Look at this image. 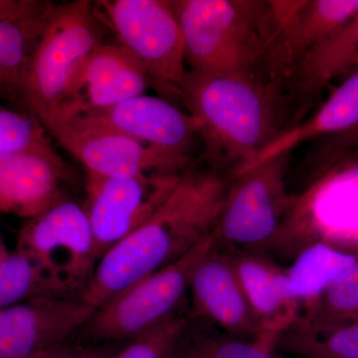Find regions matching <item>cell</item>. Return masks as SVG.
Masks as SVG:
<instances>
[{"label":"cell","mask_w":358,"mask_h":358,"mask_svg":"<svg viewBox=\"0 0 358 358\" xmlns=\"http://www.w3.org/2000/svg\"><path fill=\"white\" fill-rule=\"evenodd\" d=\"M73 117L182 155H190L193 138L199 136L196 121L189 113L182 112L166 98L145 94L70 119Z\"/></svg>","instance_id":"obj_15"},{"label":"cell","mask_w":358,"mask_h":358,"mask_svg":"<svg viewBox=\"0 0 358 358\" xmlns=\"http://www.w3.org/2000/svg\"><path fill=\"white\" fill-rule=\"evenodd\" d=\"M181 100L196 121L211 169L219 173L220 167H231V179L289 129L294 103L282 80L190 70Z\"/></svg>","instance_id":"obj_2"},{"label":"cell","mask_w":358,"mask_h":358,"mask_svg":"<svg viewBox=\"0 0 358 358\" xmlns=\"http://www.w3.org/2000/svg\"><path fill=\"white\" fill-rule=\"evenodd\" d=\"M105 28L87 0L53 4L33 48L21 100L44 128L57 115L80 66L103 43Z\"/></svg>","instance_id":"obj_5"},{"label":"cell","mask_w":358,"mask_h":358,"mask_svg":"<svg viewBox=\"0 0 358 358\" xmlns=\"http://www.w3.org/2000/svg\"><path fill=\"white\" fill-rule=\"evenodd\" d=\"M37 298H70L50 275L21 252L0 261V310Z\"/></svg>","instance_id":"obj_25"},{"label":"cell","mask_w":358,"mask_h":358,"mask_svg":"<svg viewBox=\"0 0 358 358\" xmlns=\"http://www.w3.org/2000/svg\"><path fill=\"white\" fill-rule=\"evenodd\" d=\"M261 334L275 348L278 336L299 319L301 308L289 296L285 268L265 254L230 255Z\"/></svg>","instance_id":"obj_18"},{"label":"cell","mask_w":358,"mask_h":358,"mask_svg":"<svg viewBox=\"0 0 358 358\" xmlns=\"http://www.w3.org/2000/svg\"><path fill=\"white\" fill-rule=\"evenodd\" d=\"M9 252L7 251L6 246H4L3 243H2L1 239H0V261L2 259L6 258L7 255H8Z\"/></svg>","instance_id":"obj_31"},{"label":"cell","mask_w":358,"mask_h":358,"mask_svg":"<svg viewBox=\"0 0 358 358\" xmlns=\"http://www.w3.org/2000/svg\"><path fill=\"white\" fill-rule=\"evenodd\" d=\"M212 234L171 265L138 280L96 308L79 334L86 345L129 341L183 307L193 271L213 247Z\"/></svg>","instance_id":"obj_7"},{"label":"cell","mask_w":358,"mask_h":358,"mask_svg":"<svg viewBox=\"0 0 358 358\" xmlns=\"http://www.w3.org/2000/svg\"><path fill=\"white\" fill-rule=\"evenodd\" d=\"M358 262L357 257L326 243L301 250L289 267L285 268L287 288L301 310L324 293L343 272Z\"/></svg>","instance_id":"obj_21"},{"label":"cell","mask_w":358,"mask_h":358,"mask_svg":"<svg viewBox=\"0 0 358 358\" xmlns=\"http://www.w3.org/2000/svg\"><path fill=\"white\" fill-rule=\"evenodd\" d=\"M305 143L313 145L303 162V180L358 148V68L331 92L315 114L278 136L241 173L292 152Z\"/></svg>","instance_id":"obj_12"},{"label":"cell","mask_w":358,"mask_h":358,"mask_svg":"<svg viewBox=\"0 0 358 358\" xmlns=\"http://www.w3.org/2000/svg\"><path fill=\"white\" fill-rule=\"evenodd\" d=\"M183 308L127 341L110 358H173L189 320L190 310Z\"/></svg>","instance_id":"obj_27"},{"label":"cell","mask_w":358,"mask_h":358,"mask_svg":"<svg viewBox=\"0 0 358 358\" xmlns=\"http://www.w3.org/2000/svg\"><path fill=\"white\" fill-rule=\"evenodd\" d=\"M50 9L34 20H0V96L21 98L28 63Z\"/></svg>","instance_id":"obj_24"},{"label":"cell","mask_w":358,"mask_h":358,"mask_svg":"<svg viewBox=\"0 0 358 358\" xmlns=\"http://www.w3.org/2000/svg\"><path fill=\"white\" fill-rule=\"evenodd\" d=\"M275 348L299 358H358V322L317 327L298 319L278 336Z\"/></svg>","instance_id":"obj_22"},{"label":"cell","mask_w":358,"mask_h":358,"mask_svg":"<svg viewBox=\"0 0 358 358\" xmlns=\"http://www.w3.org/2000/svg\"><path fill=\"white\" fill-rule=\"evenodd\" d=\"M16 250L38 264L70 298H82L99 262L86 212L67 197L26 221Z\"/></svg>","instance_id":"obj_9"},{"label":"cell","mask_w":358,"mask_h":358,"mask_svg":"<svg viewBox=\"0 0 358 358\" xmlns=\"http://www.w3.org/2000/svg\"><path fill=\"white\" fill-rule=\"evenodd\" d=\"M291 154L265 160L231 179L212 232L219 251L268 255L291 204Z\"/></svg>","instance_id":"obj_6"},{"label":"cell","mask_w":358,"mask_h":358,"mask_svg":"<svg viewBox=\"0 0 358 358\" xmlns=\"http://www.w3.org/2000/svg\"><path fill=\"white\" fill-rule=\"evenodd\" d=\"M50 2L30 0H0V20H29L44 15L50 8Z\"/></svg>","instance_id":"obj_30"},{"label":"cell","mask_w":358,"mask_h":358,"mask_svg":"<svg viewBox=\"0 0 358 358\" xmlns=\"http://www.w3.org/2000/svg\"><path fill=\"white\" fill-rule=\"evenodd\" d=\"M173 358H286L260 341H245L189 313L187 327Z\"/></svg>","instance_id":"obj_23"},{"label":"cell","mask_w":358,"mask_h":358,"mask_svg":"<svg viewBox=\"0 0 358 358\" xmlns=\"http://www.w3.org/2000/svg\"><path fill=\"white\" fill-rule=\"evenodd\" d=\"M190 71L288 82L281 26L272 1H171Z\"/></svg>","instance_id":"obj_3"},{"label":"cell","mask_w":358,"mask_h":358,"mask_svg":"<svg viewBox=\"0 0 358 358\" xmlns=\"http://www.w3.org/2000/svg\"><path fill=\"white\" fill-rule=\"evenodd\" d=\"M182 174L106 176L87 173L83 208L99 260L159 208Z\"/></svg>","instance_id":"obj_10"},{"label":"cell","mask_w":358,"mask_h":358,"mask_svg":"<svg viewBox=\"0 0 358 358\" xmlns=\"http://www.w3.org/2000/svg\"><path fill=\"white\" fill-rule=\"evenodd\" d=\"M299 319L310 326L333 327L358 322V262L303 308Z\"/></svg>","instance_id":"obj_26"},{"label":"cell","mask_w":358,"mask_h":358,"mask_svg":"<svg viewBox=\"0 0 358 358\" xmlns=\"http://www.w3.org/2000/svg\"><path fill=\"white\" fill-rule=\"evenodd\" d=\"M96 308L77 298H37L0 310V358H30L69 341Z\"/></svg>","instance_id":"obj_14"},{"label":"cell","mask_w":358,"mask_h":358,"mask_svg":"<svg viewBox=\"0 0 358 358\" xmlns=\"http://www.w3.org/2000/svg\"><path fill=\"white\" fill-rule=\"evenodd\" d=\"M229 183L211 167L187 169L159 208L99 260L82 300L101 307L189 253L213 232Z\"/></svg>","instance_id":"obj_1"},{"label":"cell","mask_w":358,"mask_h":358,"mask_svg":"<svg viewBox=\"0 0 358 358\" xmlns=\"http://www.w3.org/2000/svg\"><path fill=\"white\" fill-rule=\"evenodd\" d=\"M96 13L140 60L152 86L166 96L181 99V87L189 70L185 44L171 1L103 0Z\"/></svg>","instance_id":"obj_8"},{"label":"cell","mask_w":358,"mask_h":358,"mask_svg":"<svg viewBox=\"0 0 358 358\" xmlns=\"http://www.w3.org/2000/svg\"><path fill=\"white\" fill-rule=\"evenodd\" d=\"M326 243L358 258V148L303 180L268 251L292 261L310 245Z\"/></svg>","instance_id":"obj_4"},{"label":"cell","mask_w":358,"mask_h":358,"mask_svg":"<svg viewBox=\"0 0 358 358\" xmlns=\"http://www.w3.org/2000/svg\"><path fill=\"white\" fill-rule=\"evenodd\" d=\"M48 131L30 113L0 106V155L51 145Z\"/></svg>","instance_id":"obj_28"},{"label":"cell","mask_w":358,"mask_h":358,"mask_svg":"<svg viewBox=\"0 0 358 358\" xmlns=\"http://www.w3.org/2000/svg\"><path fill=\"white\" fill-rule=\"evenodd\" d=\"M47 131L79 160L89 173L106 176H171L182 174L194 166L192 155L154 147L78 119L55 122Z\"/></svg>","instance_id":"obj_11"},{"label":"cell","mask_w":358,"mask_h":358,"mask_svg":"<svg viewBox=\"0 0 358 358\" xmlns=\"http://www.w3.org/2000/svg\"><path fill=\"white\" fill-rule=\"evenodd\" d=\"M64 160L53 145L0 155V212L26 221L64 199Z\"/></svg>","instance_id":"obj_17"},{"label":"cell","mask_w":358,"mask_h":358,"mask_svg":"<svg viewBox=\"0 0 358 358\" xmlns=\"http://www.w3.org/2000/svg\"><path fill=\"white\" fill-rule=\"evenodd\" d=\"M189 293L193 315L235 338L262 343L232 259L214 245L193 271Z\"/></svg>","instance_id":"obj_16"},{"label":"cell","mask_w":358,"mask_h":358,"mask_svg":"<svg viewBox=\"0 0 358 358\" xmlns=\"http://www.w3.org/2000/svg\"><path fill=\"white\" fill-rule=\"evenodd\" d=\"M115 348V343L86 345L67 341L30 358H110L117 352Z\"/></svg>","instance_id":"obj_29"},{"label":"cell","mask_w":358,"mask_h":358,"mask_svg":"<svg viewBox=\"0 0 358 358\" xmlns=\"http://www.w3.org/2000/svg\"><path fill=\"white\" fill-rule=\"evenodd\" d=\"M272 6L281 26L282 51L289 72L306 53L358 11V0L272 1Z\"/></svg>","instance_id":"obj_19"},{"label":"cell","mask_w":358,"mask_h":358,"mask_svg":"<svg viewBox=\"0 0 358 358\" xmlns=\"http://www.w3.org/2000/svg\"><path fill=\"white\" fill-rule=\"evenodd\" d=\"M150 86L147 71L124 45H99L77 70L57 115L46 129L75 115L143 95Z\"/></svg>","instance_id":"obj_13"},{"label":"cell","mask_w":358,"mask_h":358,"mask_svg":"<svg viewBox=\"0 0 358 358\" xmlns=\"http://www.w3.org/2000/svg\"><path fill=\"white\" fill-rule=\"evenodd\" d=\"M357 68L358 11L294 66L287 84L292 101L310 100L334 80Z\"/></svg>","instance_id":"obj_20"}]
</instances>
